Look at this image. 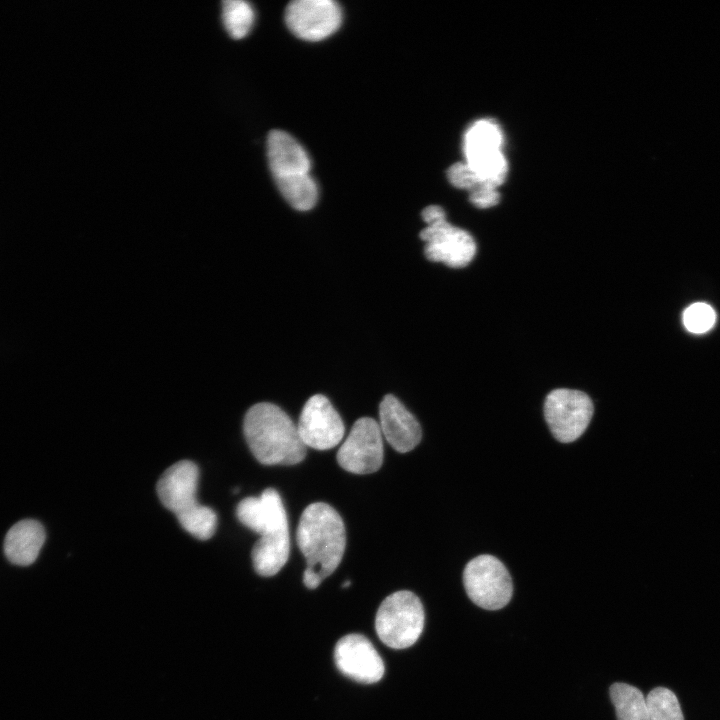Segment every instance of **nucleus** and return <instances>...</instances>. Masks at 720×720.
<instances>
[{
	"label": "nucleus",
	"mask_w": 720,
	"mask_h": 720,
	"mask_svg": "<svg viewBox=\"0 0 720 720\" xmlns=\"http://www.w3.org/2000/svg\"><path fill=\"white\" fill-rule=\"evenodd\" d=\"M285 200L296 210L307 211L318 199V188L310 174L274 179Z\"/></svg>",
	"instance_id": "f3484780"
},
{
	"label": "nucleus",
	"mask_w": 720,
	"mask_h": 720,
	"mask_svg": "<svg viewBox=\"0 0 720 720\" xmlns=\"http://www.w3.org/2000/svg\"><path fill=\"white\" fill-rule=\"evenodd\" d=\"M350 584H351V581L347 580V581L343 582L342 587L347 588L350 586Z\"/></svg>",
	"instance_id": "a878e982"
},
{
	"label": "nucleus",
	"mask_w": 720,
	"mask_h": 720,
	"mask_svg": "<svg viewBox=\"0 0 720 720\" xmlns=\"http://www.w3.org/2000/svg\"><path fill=\"white\" fill-rule=\"evenodd\" d=\"M378 424L382 436L400 453L413 450L421 441L419 422L392 394L384 396L379 405Z\"/></svg>",
	"instance_id": "ddd939ff"
},
{
	"label": "nucleus",
	"mask_w": 720,
	"mask_h": 720,
	"mask_svg": "<svg viewBox=\"0 0 720 720\" xmlns=\"http://www.w3.org/2000/svg\"><path fill=\"white\" fill-rule=\"evenodd\" d=\"M199 470L195 463L182 460L161 475L157 494L162 504L175 514L184 530L200 540L213 536L217 526L215 512L196 499Z\"/></svg>",
	"instance_id": "7ed1b4c3"
},
{
	"label": "nucleus",
	"mask_w": 720,
	"mask_h": 720,
	"mask_svg": "<svg viewBox=\"0 0 720 720\" xmlns=\"http://www.w3.org/2000/svg\"><path fill=\"white\" fill-rule=\"evenodd\" d=\"M267 159L273 179L308 174L311 163L302 145L282 130H272L267 137Z\"/></svg>",
	"instance_id": "4468645a"
},
{
	"label": "nucleus",
	"mask_w": 720,
	"mask_h": 720,
	"mask_svg": "<svg viewBox=\"0 0 720 720\" xmlns=\"http://www.w3.org/2000/svg\"><path fill=\"white\" fill-rule=\"evenodd\" d=\"M499 194L495 188L477 185L470 193V201L478 208H489L499 202Z\"/></svg>",
	"instance_id": "393cba45"
},
{
	"label": "nucleus",
	"mask_w": 720,
	"mask_h": 720,
	"mask_svg": "<svg viewBox=\"0 0 720 720\" xmlns=\"http://www.w3.org/2000/svg\"><path fill=\"white\" fill-rule=\"evenodd\" d=\"M45 538V530L38 521L21 520L7 532L4 540V553L13 564L30 565L38 557Z\"/></svg>",
	"instance_id": "2eb2a0df"
},
{
	"label": "nucleus",
	"mask_w": 720,
	"mask_h": 720,
	"mask_svg": "<svg viewBox=\"0 0 720 720\" xmlns=\"http://www.w3.org/2000/svg\"><path fill=\"white\" fill-rule=\"evenodd\" d=\"M649 720H684L676 695L664 687L654 688L646 696Z\"/></svg>",
	"instance_id": "4be33fe9"
},
{
	"label": "nucleus",
	"mask_w": 720,
	"mask_h": 720,
	"mask_svg": "<svg viewBox=\"0 0 720 720\" xmlns=\"http://www.w3.org/2000/svg\"><path fill=\"white\" fill-rule=\"evenodd\" d=\"M447 175L450 183L460 189L472 190L478 185L477 176L467 162L455 163L448 169Z\"/></svg>",
	"instance_id": "b1692460"
},
{
	"label": "nucleus",
	"mask_w": 720,
	"mask_h": 720,
	"mask_svg": "<svg viewBox=\"0 0 720 720\" xmlns=\"http://www.w3.org/2000/svg\"><path fill=\"white\" fill-rule=\"evenodd\" d=\"M467 163L474 170L478 185L496 189L504 181L507 164L500 151L478 157Z\"/></svg>",
	"instance_id": "412c9836"
},
{
	"label": "nucleus",
	"mask_w": 720,
	"mask_h": 720,
	"mask_svg": "<svg viewBox=\"0 0 720 720\" xmlns=\"http://www.w3.org/2000/svg\"><path fill=\"white\" fill-rule=\"evenodd\" d=\"M289 552V531L273 536L260 537L251 552L253 567L261 576H273L286 564Z\"/></svg>",
	"instance_id": "dca6fc26"
},
{
	"label": "nucleus",
	"mask_w": 720,
	"mask_h": 720,
	"mask_svg": "<svg viewBox=\"0 0 720 720\" xmlns=\"http://www.w3.org/2000/svg\"><path fill=\"white\" fill-rule=\"evenodd\" d=\"M425 623L423 605L413 592L396 591L380 604L375 617L379 639L393 649L412 646L420 637Z\"/></svg>",
	"instance_id": "20e7f679"
},
{
	"label": "nucleus",
	"mask_w": 720,
	"mask_h": 720,
	"mask_svg": "<svg viewBox=\"0 0 720 720\" xmlns=\"http://www.w3.org/2000/svg\"><path fill=\"white\" fill-rule=\"evenodd\" d=\"M243 432L254 457L264 465H295L304 460L306 446L297 425L279 406L260 402L245 414Z\"/></svg>",
	"instance_id": "f03ea898"
},
{
	"label": "nucleus",
	"mask_w": 720,
	"mask_h": 720,
	"mask_svg": "<svg viewBox=\"0 0 720 720\" xmlns=\"http://www.w3.org/2000/svg\"><path fill=\"white\" fill-rule=\"evenodd\" d=\"M610 698L618 720H649L646 697L627 683H614L610 687Z\"/></svg>",
	"instance_id": "a211bd4d"
},
{
	"label": "nucleus",
	"mask_w": 720,
	"mask_h": 720,
	"mask_svg": "<svg viewBox=\"0 0 720 720\" xmlns=\"http://www.w3.org/2000/svg\"><path fill=\"white\" fill-rule=\"evenodd\" d=\"M236 515L244 526L260 537L289 531L284 504L274 488L265 489L259 497H248L240 501Z\"/></svg>",
	"instance_id": "f8f14e48"
},
{
	"label": "nucleus",
	"mask_w": 720,
	"mask_h": 720,
	"mask_svg": "<svg viewBox=\"0 0 720 720\" xmlns=\"http://www.w3.org/2000/svg\"><path fill=\"white\" fill-rule=\"evenodd\" d=\"M341 21V8L332 0H294L285 10L287 27L294 35L308 41L330 36Z\"/></svg>",
	"instance_id": "9d476101"
},
{
	"label": "nucleus",
	"mask_w": 720,
	"mask_h": 720,
	"mask_svg": "<svg viewBox=\"0 0 720 720\" xmlns=\"http://www.w3.org/2000/svg\"><path fill=\"white\" fill-rule=\"evenodd\" d=\"M502 136L493 122L482 120L474 123L466 132L464 151L467 161L500 151Z\"/></svg>",
	"instance_id": "6ab92c4d"
},
{
	"label": "nucleus",
	"mask_w": 720,
	"mask_h": 720,
	"mask_svg": "<svg viewBox=\"0 0 720 720\" xmlns=\"http://www.w3.org/2000/svg\"><path fill=\"white\" fill-rule=\"evenodd\" d=\"M254 19V10L248 2L243 0H225L222 2L223 24L232 38H244L250 32Z\"/></svg>",
	"instance_id": "aec40b11"
},
{
	"label": "nucleus",
	"mask_w": 720,
	"mask_h": 720,
	"mask_svg": "<svg viewBox=\"0 0 720 720\" xmlns=\"http://www.w3.org/2000/svg\"><path fill=\"white\" fill-rule=\"evenodd\" d=\"M383 436L378 422L371 417H361L337 452V461L353 474H370L378 471L383 463Z\"/></svg>",
	"instance_id": "6e6552de"
},
{
	"label": "nucleus",
	"mask_w": 720,
	"mask_h": 720,
	"mask_svg": "<svg viewBox=\"0 0 720 720\" xmlns=\"http://www.w3.org/2000/svg\"><path fill=\"white\" fill-rule=\"evenodd\" d=\"M296 425L304 445L316 450L334 448L345 434L340 415L322 394H315L307 400Z\"/></svg>",
	"instance_id": "1a4fd4ad"
},
{
	"label": "nucleus",
	"mask_w": 720,
	"mask_h": 720,
	"mask_svg": "<svg viewBox=\"0 0 720 720\" xmlns=\"http://www.w3.org/2000/svg\"><path fill=\"white\" fill-rule=\"evenodd\" d=\"M296 540L306 559L303 583L317 588L339 566L346 547V532L339 513L329 504H309L299 519Z\"/></svg>",
	"instance_id": "f257e3e1"
},
{
	"label": "nucleus",
	"mask_w": 720,
	"mask_h": 720,
	"mask_svg": "<svg viewBox=\"0 0 720 720\" xmlns=\"http://www.w3.org/2000/svg\"><path fill=\"white\" fill-rule=\"evenodd\" d=\"M544 415L553 436L562 443H569L586 430L593 415V404L582 391L555 389L546 396Z\"/></svg>",
	"instance_id": "0eeeda50"
},
{
	"label": "nucleus",
	"mask_w": 720,
	"mask_h": 720,
	"mask_svg": "<svg viewBox=\"0 0 720 720\" xmlns=\"http://www.w3.org/2000/svg\"><path fill=\"white\" fill-rule=\"evenodd\" d=\"M463 582L470 600L486 610H498L511 600V576L496 557L479 555L470 560L463 572Z\"/></svg>",
	"instance_id": "423d86ee"
},
{
	"label": "nucleus",
	"mask_w": 720,
	"mask_h": 720,
	"mask_svg": "<svg viewBox=\"0 0 720 720\" xmlns=\"http://www.w3.org/2000/svg\"><path fill=\"white\" fill-rule=\"evenodd\" d=\"M334 660L343 675L362 684L378 682L385 672L384 662L371 641L357 633L338 640Z\"/></svg>",
	"instance_id": "9b49d317"
},
{
	"label": "nucleus",
	"mask_w": 720,
	"mask_h": 720,
	"mask_svg": "<svg viewBox=\"0 0 720 720\" xmlns=\"http://www.w3.org/2000/svg\"><path fill=\"white\" fill-rule=\"evenodd\" d=\"M427 226L420 238L425 242L424 252L430 261L442 262L452 268L467 266L476 254V243L465 230L446 221L440 206L430 205L422 211Z\"/></svg>",
	"instance_id": "39448f33"
},
{
	"label": "nucleus",
	"mask_w": 720,
	"mask_h": 720,
	"mask_svg": "<svg viewBox=\"0 0 720 720\" xmlns=\"http://www.w3.org/2000/svg\"><path fill=\"white\" fill-rule=\"evenodd\" d=\"M685 327L693 333H703L709 330L715 322V312L705 303H694L684 312Z\"/></svg>",
	"instance_id": "5701e85b"
}]
</instances>
